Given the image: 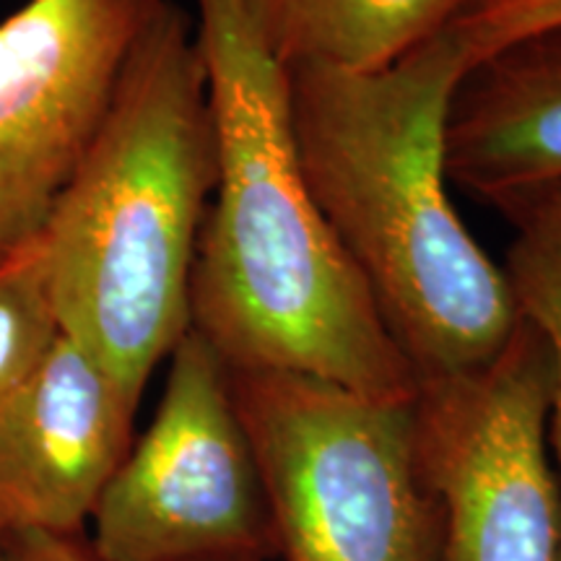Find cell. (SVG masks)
<instances>
[{"mask_svg": "<svg viewBox=\"0 0 561 561\" xmlns=\"http://www.w3.org/2000/svg\"><path fill=\"white\" fill-rule=\"evenodd\" d=\"M216 130V187L191 278V322L227 369L318 377L413 401L416 369L320 214L291 128L289 70L244 0H195Z\"/></svg>", "mask_w": 561, "mask_h": 561, "instance_id": "obj_1", "label": "cell"}, {"mask_svg": "<svg viewBox=\"0 0 561 561\" xmlns=\"http://www.w3.org/2000/svg\"><path fill=\"white\" fill-rule=\"evenodd\" d=\"M164 0H26L0 21V261L45 234Z\"/></svg>", "mask_w": 561, "mask_h": 561, "instance_id": "obj_7", "label": "cell"}, {"mask_svg": "<svg viewBox=\"0 0 561 561\" xmlns=\"http://www.w3.org/2000/svg\"><path fill=\"white\" fill-rule=\"evenodd\" d=\"M214 187L206 66L193 19L164 0L42 234L62 335L136 403L193 325L191 278Z\"/></svg>", "mask_w": 561, "mask_h": 561, "instance_id": "obj_3", "label": "cell"}, {"mask_svg": "<svg viewBox=\"0 0 561 561\" xmlns=\"http://www.w3.org/2000/svg\"><path fill=\"white\" fill-rule=\"evenodd\" d=\"M138 403L60 333L0 403V520L9 530L83 536L133 447Z\"/></svg>", "mask_w": 561, "mask_h": 561, "instance_id": "obj_8", "label": "cell"}, {"mask_svg": "<svg viewBox=\"0 0 561 561\" xmlns=\"http://www.w3.org/2000/svg\"><path fill=\"white\" fill-rule=\"evenodd\" d=\"M9 541H11V530L5 528L3 520H0V561H9Z\"/></svg>", "mask_w": 561, "mask_h": 561, "instance_id": "obj_15", "label": "cell"}, {"mask_svg": "<svg viewBox=\"0 0 561 561\" xmlns=\"http://www.w3.org/2000/svg\"><path fill=\"white\" fill-rule=\"evenodd\" d=\"M447 178L481 203L561 180V24L496 47L460 76Z\"/></svg>", "mask_w": 561, "mask_h": 561, "instance_id": "obj_9", "label": "cell"}, {"mask_svg": "<svg viewBox=\"0 0 561 561\" xmlns=\"http://www.w3.org/2000/svg\"><path fill=\"white\" fill-rule=\"evenodd\" d=\"M60 333L39 237L0 261V403L39 367Z\"/></svg>", "mask_w": 561, "mask_h": 561, "instance_id": "obj_12", "label": "cell"}, {"mask_svg": "<svg viewBox=\"0 0 561 561\" xmlns=\"http://www.w3.org/2000/svg\"><path fill=\"white\" fill-rule=\"evenodd\" d=\"M9 561H100V557L83 536L11 530Z\"/></svg>", "mask_w": 561, "mask_h": 561, "instance_id": "obj_14", "label": "cell"}, {"mask_svg": "<svg viewBox=\"0 0 561 561\" xmlns=\"http://www.w3.org/2000/svg\"><path fill=\"white\" fill-rule=\"evenodd\" d=\"M100 561H273L268 494L229 392L198 331L170 354L164 392L91 512Z\"/></svg>", "mask_w": 561, "mask_h": 561, "instance_id": "obj_6", "label": "cell"}, {"mask_svg": "<svg viewBox=\"0 0 561 561\" xmlns=\"http://www.w3.org/2000/svg\"><path fill=\"white\" fill-rule=\"evenodd\" d=\"M557 24L561 0H476L458 19V30L471 47V66L512 39Z\"/></svg>", "mask_w": 561, "mask_h": 561, "instance_id": "obj_13", "label": "cell"}, {"mask_svg": "<svg viewBox=\"0 0 561 561\" xmlns=\"http://www.w3.org/2000/svg\"><path fill=\"white\" fill-rule=\"evenodd\" d=\"M476 0H244L252 24L286 70L369 73L416 50Z\"/></svg>", "mask_w": 561, "mask_h": 561, "instance_id": "obj_10", "label": "cell"}, {"mask_svg": "<svg viewBox=\"0 0 561 561\" xmlns=\"http://www.w3.org/2000/svg\"><path fill=\"white\" fill-rule=\"evenodd\" d=\"M491 208L500 210L512 227V244L502 271L517 312L549 339L557 359L549 447L557 458L561 489V180L504 193Z\"/></svg>", "mask_w": 561, "mask_h": 561, "instance_id": "obj_11", "label": "cell"}, {"mask_svg": "<svg viewBox=\"0 0 561 561\" xmlns=\"http://www.w3.org/2000/svg\"><path fill=\"white\" fill-rule=\"evenodd\" d=\"M468 68L453 21L380 70H289L301 170L419 380L491 362L520 322L447 195V112Z\"/></svg>", "mask_w": 561, "mask_h": 561, "instance_id": "obj_2", "label": "cell"}, {"mask_svg": "<svg viewBox=\"0 0 561 561\" xmlns=\"http://www.w3.org/2000/svg\"><path fill=\"white\" fill-rule=\"evenodd\" d=\"M268 494L278 561H439L442 504L413 401L276 369H227Z\"/></svg>", "mask_w": 561, "mask_h": 561, "instance_id": "obj_4", "label": "cell"}, {"mask_svg": "<svg viewBox=\"0 0 561 561\" xmlns=\"http://www.w3.org/2000/svg\"><path fill=\"white\" fill-rule=\"evenodd\" d=\"M553 390L551 343L523 318L491 362L419 380L413 430L442 504L439 561H559Z\"/></svg>", "mask_w": 561, "mask_h": 561, "instance_id": "obj_5", "label": "cell"}]
</instances>
